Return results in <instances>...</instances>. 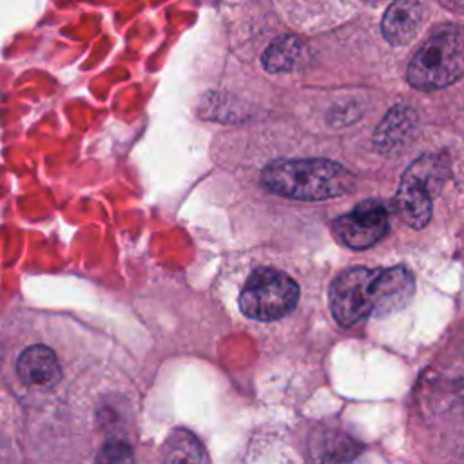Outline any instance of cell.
Wrapping results in <instances>:
<instances>
[{"label":"cell","instance_id":"cell-1","mask_svg":"<svg viewBox=\"0 0 464 464\" xmlns=\"http://www.w3.org/2000/svg\"><path fill=\"white\" fill-rule=\"evenodd\" d=\"M261 183L283 198L319 201L350 192L353 176L330 160H283L265 167Z\"/></svg>","mask_w":464,"mask_h":464},{"label":"cell","instance_id":"cell-2","mask_svg":"<svg viewBox=\"0 0 464 464\" xmlns=\"http://www.w3.org/2000/svg\"><path fill=\"white\" fill-rule=\"evenodd\" d=\"M464 76V27H439L411 56L406 80L419 91L444 89Z\"/></svg>","mask_w":464,"mask_h":464},{"label":"cell","instance_id":"cell-3","mask_svg":"<svg viewBox=\"0 0 464 464\" xmlns=\"http://www.w3.org/2000/svg\"><path fill=\"white\" fill-rule=\"evenodd\" d=\"M450 176V158L444 152L424 154L402 174L395 192V210L411 228H424L433 214V196Z\"/></svg>","mask_w":464,"mask_h":464},{"label":"cell","instance_id":"cell-4","mask_svg":"<svg viewBox=\"0 0 464 464\" xmlns=\"http://www.w3.org/2000/svg\"><path fill=\"white\" fill-rule=\"evenodd\" d=\"M299 301L297 283L281 270L257 268L239 294V308L257 321H276L290 314Z\"/></svg>","mask_w":464,"mask_h":464},{"label":"cell","instance_id":"cell-5","mask_svg":"<svg viewBox=\"0 0 464 464\" xmlns=\"http://www.w3.org/2000/svg\"><path fill=\"white\" fill-rule=\"evenodd\" d=\"M377 274L379 268L355 266L335 277L330 288V308L341 326H353L375 315Z\"/></svg>","mask_w":464,"mask_h":464},{"label":"cell","instance_id":"cell-6","mask_svg":"<svg viewBox=\"0 0 464 464\" xmlns=\"http://www.w3.org/2000/svg\"><path fill=\"white\" fill-rule=\"evenodd\" d=\"M334 232L341 243L362 250L381 241L388 228V208L379 201H364L334 221Z\"/></svg>","mask_w":464,"mask_h":464},{"label":"cell","instance_id":"cell-7","mask_svg":"<svg viewBox=\"0 0 464 464\" xmlns=\"http://www.w3.org/2000/svg\"><path fill=\"white\" fill-rule=\"evenodd\" d=\"M375 292V315H388L402 310L410 303L415 292V279L411 272L402 265L379 268Z\"/></svg>","mask_w":464,"mask_h":464},{"label":"cell","instance_id":"cell-8","mask_svg":"<svg viewBox=\"0 0 464 464\" xmlns=\"http://www.w3.org/2000/svg\"><path fill=\"white\" fill-rule=\"evenodd\" d=\"M424 20L422 4L417 0H395L384 13L381 31L392 45L408 44L420 29Z\"/></svg>","mask_w":464,"mask_h":464},{"label":"cell","instance_id":"cell-9","mask_svg":"<svg viewBox=\"0 0 464 464\" xmlns=\"http://www.w3.org/2000/svg\"><path fill=\"white\" fill-rule=\"evenodd\" d=\"M419 116L408 105H395L388 111L381 125L375 129L373 141L381 152H393L404 147L415 134Z\"/></svg>","mask_w":464,"mask_h":464},{"label":"cell","instance_id":"cell-10","mask_svg":"<svg viewBox=\"0 0 464 464\" xmlns=\"http://www.w3.org/2000/svg\"><path fill=\"white\" fill-rule=\"evenodd\" d=\"M16 373L22 382L38 388H49L60 379V366L49 346L34 344L25 348L16 361Z\"/></svg>","mask_w":464,"mask_h":464},{"label":"cell","instance_id":"cell-11","mask_svg":"<svg viewBox=\"0 0 464 464\" xmlns=\"http://www.w3.org/2000/svg\"><path fill=\"white\" fill-rule=\"evenodd\" d=\"M301 42L295 36H281L274 40L261 56V63L268 72L290 71L301 56Z\"/></svg>","mask_w":464,"mask_h":464},{"label":"cell","instance_id":"cell-12","mask_svg":"<svg viewBox=\"0 0 464 464\" xmlns=\"http://www.w3.org/2000/svg\"><path fill=\"white\" fill-rule=\"evenodd\" d=\"M96 460H102V462H129V460H132V451L127 444L111 442V444L103 446V450L98 453Z\"/></svg>","mask_w":464,"mask_h":464},{"label":"cell","instance_id":"cell-13","mask_svg":"<svg viewBox=\"0 0 464 464\" xmlns=\"http://www.w3.org/2000/svg\"><path fill=\"white\" fill-rule=\"evenodd\" d=\"M451 11H464V0H440Z\"/></svg>","mask_w":464,"mask_h":464}]
</instances>
